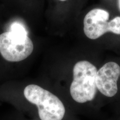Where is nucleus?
Wrapping results in <instances>:
<instances>
[{"instance_id":"f257e3e1","label":"nucleus","mask_w":120,"mask_h":120,"mask_svg":"<svg viewBox=\"0 0 120 120\" xmlns=\"http://www.w3.org/2000/svg\"><path fill=\"white\" fill-rule=\"evenodd\" d=\"M97 72L96 67L87 61H80L75 64L73 79L70 86V94L73 100L83 103L94 100L97 90Z\"/></svg>"},{"instance_id":"f03ea898","label":"nucleus","mask_w":120,"mask_h":120,"mask_svg":"<svg viewBox=\"0 0 120 120\" xmlns=\"http://www.w3.org/2000/svg\"><path fill=\"white\" fill-rule=\"evenodd\" d=\"M25 98L36 105L41 120H62L65 114L62 102L56 95L36 85H29L23 91Z\"/></svg>"},{"instance_id":"7ed1b4c3","label":"nucleus","mask_w":120,"mask_h":120,"mask_svg":"<svg viewBox=\"0 0 120 120\" xmlns=\"http://www.w3.org/2000/svg\"><path fill=\"white\" fill-rule=\"evenodd\" d=\"M109 13L101 8L93 9L83 19V31L91 40H96L107 32L120 34V17L109 21Z\"/></svg>"},{"instance_id":"20e7f679","label":"nucleus","mask_w":120,"mask_h":120,"mask_svg":"<svg viewBox=\"0 0 120 120\" xmlns=\"http://www.w3.org/2000/svg\"><path fill=\"white\" fill-rule=\"evenodd\" d=\"M34 43L28 36H21L10 31L0 34V53L10 62H19L29 57Z\"/></svg>"},{"instance_id":"39448f33","label":"nucleus","mask_w":120,"mask_h":120,"mask_svg":"<svg viewBox=\"0 0 120 120\" xmlns=\"http://www.w3.org/2000/svg\"><path fill=\"white\" fill-rule=\"evenodd\" d=\"M120 76V66L116 62L105 64L97 72L96 83L97 89L109 97L116 95L118 91L117 81Z\"/></svg>"},{"instance_id":"423d86ee","label":"nucleus","mask_w":120,"mask_h":120,"mask_svg":"<svg viewBox=\"0 0 120 120\" xmlns=\"http://www.w3.org/2000/svg\"><path fill=\"white\" fill-rule=\"evenodd\" d=\"M10 31L15 34L21 36H28V32L26 28L19 22H15L12 24Z\"/></svg>"},{"instance_id":"0eeeda50","label":"nucleus","mask_w":120,"mask_h":120,"mask_svg":"<svg viewBox=\"0 0 120 120\" xmlns=\"http://www.w3.org/2000/svg\"><path fill=\"white\" fill-rule=\"evenodd\" d=\"M118 8L120 11V0H118Z\"/></svg>"},{"instance_id":"6e6552de","label":"nucleus","mask_w":120,"mask_h":120,"mask_svg":"<svg viewBox=\"0 0 120 120\" xmlns=\"http://www.w3.org/2000/svg\"><path fill=\"white\" fill-rule=\"evenodd\" d=\"M58 1H67V0H58Z\"/></svg>"}]
</instances>
